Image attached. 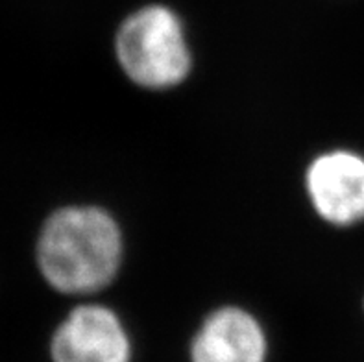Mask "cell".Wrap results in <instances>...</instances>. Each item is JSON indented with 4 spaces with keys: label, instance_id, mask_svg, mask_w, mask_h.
Masks as SVG:
<instances>
[{
    "label": "cell",
    "instance_id": "6da1fadb",
    "mask_svg": "<svg viewBox=\"0 0 364 362\" xmlns=\"http://www.w3.org/2000/svg\"><path fill=\"white\" fill-rule=\"evenodd\" d=\"M122 233L98 207H61L41 225L36 265L48 287L69 296L95 294L115 280L122 262Z\"/></svg>",
    "mask_w": 364,
    "mask_h": 362
},
{
    "label": "cell",
    "instance_id": "7a4b0ae2",
    "mask_svg": "<svg viewBox=\"0 0 364 362\" xmlns=\"http://www.w3.org/2000/svg\"><path fill=\"white\" fill-rule=\"evenodd\" d=\"M115 54L135 85L156 91L180 85L193 67L181 21L165 6L129 15L117 32Z\"/></svg>",
    "mask_w": 364,
    "mask_h": 362
},
{
    "label": "cell",
    "instance_id": "3957f363",
    "mask_svg": "<svg viewBox=\"0 0 364 362\" xmlns=\"http://www.w3.org/2000/svg\"><path fill=\"white\" fill-rule=\"evenodd\" d=\"M48 353L52 362H132L134 344L113 309L83 303L55 326Z\"/></svg>",
    "mask_w": 364,
    "mask_h": 362
},
{
    "label": "cell",
    "instance_id": "277c9868",
    "mask_svg": "<svg viewBox=\"0 0 364 362\" xmlns=\"http://www.w3.org/2000/svg\"><path fill=\"white\" fill-rule=\"evenodd\" d=\"M311 206L333 225L364 220V156L351 150L326 151L305 176Z\"/></svg>",
    "mask_w": 364,
    "mask_h": 362
},
{
    "label": "cell",
    "instance_id": "5b68a950",
    "mask_svg": "<svg viewBox=\"0 0 364 362\" xmlns=\"http://www.w3.org/2000/svg\"><path fill=\"white\" fill-rule=\"evenodd\" d=\"M267 358L263 324L235 305L209 312L191 340V362H267Z\"/></svg>",
    "mask_w": 364,
    "mask_h": 362
}]
</instances>
